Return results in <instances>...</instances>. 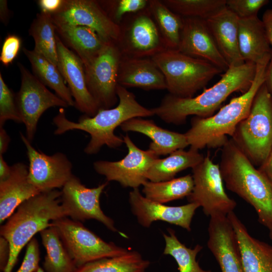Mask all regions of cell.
<instances>
[{
	"mask_svg": "<svg viewBox=\"0 0 272 272\" xmlns=\"http://www.w3.org/2000/svg\"><path fill=\"white\" fill-rule=\"evenodd\" d=\"M117 94L118 103L109 109H100L93 116H81L78 122L69 120L64 109L60 108L53 122L56 128L55 134H61L69 130L77 129L88 133L90 140L84 149L89 155L97 153L102 146L116 148L124 143L123 139L114 133L115 129L126 121L135 117H147L154 115L152 109L143 106L137 100L134 94L118 84Z\"/></svg>",
	"mask_w": 272,
	"mask_h": 272,
	"instance_id": "obj_1",
	"label": "cell"
},
{
	"mask_svg": "<svg viewBox=\"0 0 272 272\" xmlns=\"http://www.w3.org/2000/svg\"><path fill=\"white\" fill-rule=\"evenodd\" d=\"M256 71V64L251 62L230 67L218 82L200 94L182 98L169 93L159 106L152 110L164 122L176 125L184 123L190 115L201 118L211 116L232 93L239 91L244 93L248 90Z\"/></svg>",
	"mask_w": 272,
	"mask_h": 272,
	"instance_id": "obj_2",
	"label": "cell"
},
{
	"mask_svg": "<svg viewBox=\"0 0 272 272\" xmlns=\"http://www.w3.org/2000/svg\"><path fill=\"white\" fill-rule=\"evenodd\" d=\"M270 54L256 63L254 79L248 91L232 98L215 114L201 118L194 116L190 128L185 133L190 148L223 147L232 137L238 124L248 115L255 96L264 83Z\"/></svg>",
	"mask_w": 272,
	"mask_h": 272,
	"instance_id": "obj_3",
	"label": "cell"
},
{
	"mask_svg": "<svg viewBox=\"0 0 272 272\" xmlns=\"http://www.w3.org/2000/svg\"><path fill=\"white\" fill-rule=\"evenodd\" d=\"M219 166L228 189L252 206L260 223L272 229V185L232 139L222 147Z\"/></svg>",
	"mask_w": 272,
	"mask_h": 272,
	"instance_id": "obj_4",
	"label": "cell"
},
{
	"mask_svg": "<svg viewBox=\"0 0 272 272\" xmlns=\"http://www.w3.org/2000/svg\"><path fill=\"white\" fill-rule=\"evenodd\" d=\"M61 191H44L22 203L1 227V236L10 246V256L4 272H12L21 250L38 232L51 226V223L66 217L61 204Z\"/></svg>",
	"mask_w": 272,
	"mask_h": 272,
	"instance_id": "obj_5",
	"label": "cell"
},
{
	"mask_svg": "<svg viewBox=\"0 0 272 272\" xmlns=\"http://www.w3.org/2000/svg\"><path fill=\"white\" fill-rule=\"evenodd\" d=\"M164 75L169 94L187 98L204 88L223 71L203 59L178 50L166 49L151 57Z\"/></svg>",
	"mask_w": 272,
	"mask_h": 272,
	"instance_id": "obj_6",
	"label": "cell"
},
{
	"mask_svg": "<svg viewBox=\"0 0 272 272\" xmlns=\"http://www.w3.org/2000/svg\"><path fill=\"white\" fill-rule=\"evenodd\" d=\"M232 139L254 165L260 166L268 157L272 149V95L265 83Z\"/></svg>",
	"mask_w": 272,
	"mask_h": 272,
	"instance_id": "obj_7",
	"label": "cell"
},
{
	"mask_svg": "<svg viewBox=\"0 0 272 272\" xmlns=\"http://www.w3.org/2000/svg\"><path fill=\"white\" fill-rule=\"evenodd\" d=\"M55 227L76 266L98 259L121 255L129 250L107 242L81 222L64 217L51 223Z\"/></svg>",
	"mask_w": 272,
	"mask_h": 272,
	"instance_id": "obj_8",
	"label": "cell"
},
{
	"mask_svg": "<svg viewBox=\"0 0 272 272\" xmlns=\"http://www.w3.org/2000/svg\"><path fill=\"white\" fill-rule=\"evenodd\" d=\"M119 25L115 43L122 56L152 57L167 49L148 7L126 15Z\"/></svg>",
	"mask_w": 272,
	"mask_h": 272,
	"instance_id": "obj_9",
	"label": "cell"
},
{
	"mask_svg": "<svg viewBox=\"0 0 272 272\" xmlns=\"http://www.w3.org/2000/svg\"><path fill=\"white\" fill-rule=\"evenodd\" d=\"M121 56L115 42L108 41L84 64L87 88L100 109L114 107L118 101L117 86Z\"/></svg>",
	"mask_w": 272,
	"mask_h": 272,
	"instance_id": "obj_10",
	"label": "cell"
},
{
	"mask_svg": "<svg viewBox=\"0 0 272 272\" xmlns=\"http://www.w3.org/2000/svg\"><path fill=\"white\" fill-rule=\"evenodd\" d=\"M192 171L193 188L187 196L189 202L201 207L204 214L210 217L227 216L233 212L237 204L225 191L219 164L208 155Z\"/></svg>",
	"mask_w": 272,
	"mask_h": 272,
	"instance_id": "obj_11",
	"label": "cell"
},
{
	"mask_svg": "<svg viewBox=\"0 0 272 272\" xmlns=\"http://www.w3.org/2000/svg\"><path fill=\"white\" fill-rule=\"evenodd\" d=\"M21 73V83L15 95L17 108L25 126L26 137L32 142L38 121L42 114L53 107L65 108L69 105L56 94L50 92L34 74L21 63H17Z\"/></svg>",
	"mask_w": 272,
	"mask_h": 272,
	"instance_id": "obj_12",
	"label": "cell"
},
{
	"mask_svg": "<svg viewBox=\"0 0 272 272\" xmlns=\"http://www.w3.org/2000/svg\"><path fill=\"white\" fill-rule=\"evenodd\" d=\"M123 140L128 150L123 158L117 161H97L93 167L108 182L115 181L124 187L139 188L148 181V172L159 157L149 149H140L128 134L124 136Z\"/></svg>",
	"mask_w": 272,
	"mask_h": 272,
	"instance_id": "obj_13",
	"label": "cell"
},
{
	"mask_svg": "<svg viewBox=\"0 0 272 272\" xmlns=\"http://www.w3.org/2000/svg\"><path fill=\"white\" fill-rule=\"evenodd\" d=\"M107 184L108 181L97 187L88 188L73 175L61 191V204L66 217L79 222L94 219L110 230L117 231L113 220L100 207V196Z\"/></svg>",
	"mask_w": 272,
	"mask_h": 272,
	"instance_id": "obj_14",
	"label": "cell"
},
{
	"mask_svg": "<svg viewBox=\"0 0 272 272\" xmlns=\"http://www.w3.org/2000/svg\"><path fill=\"white\" fill-rule=\"evenodd\" d=\"M20 137L27 151L28 180L41 192L63 187L73 175L72 164L66 156L57 152L48 155L36 150L26 137Z\"/></svg>",
	"mask_w": 272,
	"mask_h": 272,
	"instance_id": "obj_15",
	"label": "cell"
},
{
	"mask_svg": "<svg viewBox=\"0 0 272 272\" xmlns=\"http://www.w3.org/2000/svg\"><path fill=\"white\" fill-rule=\"evenodd\" d=\"M51 15L54 25L87 27L105 41L116 42L118 39L119 25L108 17L97 1L64 0L61 9Z\"/></svg>",
	"mask_w": 272,
	"mask_h": 272,
	"instance_id": "obj_16",
	"label": "cell"
},
{
	"mask_svg": "<svg viewBox=\"0 0 272 272\" xmlns=\"http://www.w3.org/2000/svg\"><path fill=\"white\" fill-rule=\"evenodd\" d=\"M56 38L57 66L68 85L75 101V107L85 115L93 116L100 108L87 88L83 63L57 34Z\"/></svg>",
	"mask_w": 272,
	"mask_h": 272,
	"instance_id": "obj_17",
	"label": "cell"
},
{
	"mask_svg": "<svg viewBox=\"0 0 272 272\" xmlns=\"http://www.w3.org/2000/svg\"><path fill=\"white\" fill-rule=\"evenodd\" d=\"M129 202L138 222L144 227H149L155 221H161L178 226L188 231L195 211L199 207L193 202L180 206H168L146 198L139 188L129 193Z\"/></svg>",
	"mask_w": 272,
	"mask_h": 272,
	"instance_id": "obj_18",
	"label": "cell"
},
{
	"mask_svg": "<svg viewBox=\"0 0 272 272\" xmlns=\"http://www.w3.org/2000/svg\"><path fill=\"white\" fill-rule=\"evenodd\" d=\"M178 50L187 55L208 61L223 72H226L229 68L205 19L183 17Z\"/></svg>",
	"mask_w": 272,
	"mask_h": 272,
	"instance_id": "obj_19",
	"label": "cell"
},
{
	"mask_svg": "<svg viewBox=\"0 0 272 272\" xmlns=\"http://www.w3.org/2000/svg\"><path fill=\"white\" fill-rule=\"evenodd\" d=\"M207 245L221 272H244L238 242L227 216L210 217Z\"/></svg>",
	"mask_w": 272,
	"mask_h": 272,
	"instance_id": "obj_20",
	"label": "cell"
},
{
	"mask_svg": "<svg viewBox=\"0 0 272 272\" xmlns=\"http://www.w3.org/2000/svg\"><path fill=\"white\" fill-rule=\"evenodd\" d=\"M239 20L226 6L206 19L218 49L229 67L245 63L239 48Z\"/></svg>",
	"mask_w": 272,
	"mask_h": 272,
	"instance_id": "obj_21",
	"label": "cell"
},
{
	"mask_svg": "<svg viewBox=\"0 0 272 272\" xmlns=\"http://www.w3.org/2000/svg\"><path fill=\"white\" fill-rule=\"evenodd\" d=\"M227 216L235 233L244 272H272V246L251 236L233 212Z\"/></svg>",
	"mask_w": 272,
	"mask_h": 272,
	"instance_id": "obj_22",
	"label": "cell"
},
{
	"mask_svg": "<svg viewBox=\"0 0 272 272\" xmlns=\"http://www.w3.org/2000/svg\"><path fill=\"white\" fill-rule=\"evenodd\" d=\"M118 84L145 90L166 89L165 77L151 57L121 56Z\"/></svg>",
	"mask_w": 272,
	"mask_h": 272,
	"instance_id": "obj_23",
	"label": "cell"
},
{
	"mask_svg": "<svg viewBox=\"0 0 272 272\" xmlns=\"http://www.w3.org/2000/svg\"><path fill=\"white\" fill-rule=\"evenodd\" d=\"M40 192L29 181L28 166L20 162L13 164L9 177L0 181V223L24 201Z\"/></svg>",
	"mask_w": 272,
	"mask_h": 272,
	"instance_id": "obj_24",
	"label": "cell"
},
{
	"mask_svg": "<svg viewBox=\"0 0 272 272\" xmlns=\"http://www.w3.org/2000/svg\"><path fill=\"white\" fill-rule=\"evenodd\" d=\"M120 127L124 132H136L148 137L152 141L149 150L158 157L189 146L185 133L164 129L152 120L135 117L126 121Z\"/></svg>",
	"mask_w": 272,
	"mask_h": 272,
	"instance_id": "obj_25",
	"label": "cell"
},
{
	"mask_svg": "<svg viewBox=\"0 0 272 272\" xmlns=\"http://www.w3.org/2000/svg\"><path fill=\"white\" fill-rule=\"evenodd\" d=\"M238 42L245 62L256 64L270 53L271 47L264 24L258 16L239 19Z\"/></svg>",
	"mask_w": 272,
	"mask_h": 272,
	"instance_id": "obj_26",
	"label": "cell"
},
{
	"mask_svg": "<svg viewBox=\"0 0 272 272\" xmlns=\"http://www.w3.org/2000/svg\"><path fill=\"white\" fill-rule=\"evenodd\" d=\"M55 31L65 45L86 64L95 56L106 42L92 29L82 26L54 25Z\"/></svg>",
	"mask_w": 272,
	"mask_h": 272,
	"instance_id": "obj_27",
	"label": "cell"
},
{
	"mask_svg": "<svg viewBox=\"0 0 272 272\" xmlns=\"http://www.w3.org/2000/svg\"><path fill=\"white\" fill-rule=\"evenodd\" d=\"M205 156L198 150L190 148L176 150L163 159H157L150 168L147 179L152 182L169 180L179 172L193 168L203 159Z\"/></svg>",
	"mask_w": 272,
	"mask_h": 272,
	"instance_id": "obj_28",
	"label": "cell"
},
{
	"mask_svg": "<svg viewBox=\"0 0 272 272\" xmlns=\"http://www.w3.org/2000/svg\"><path fill=\"white\" fill-rule=\"evenodd\" d=\"M33 74L45 86L53 90L69 106H75V101L57 66L33 50L23 48Z\"/></svg>",
	"mask_w": 272,
	"mask_h": 272,
	"instance_id": "obj_29",
	"label": "cell"
},
{
	"mask_svg": "<svg viewBox=\"0 0 272 272\" xmlns=\"http://www.w3.org/2000/svg\"><path fill=\"white\" fill-rule=\"evenodd\" d=\"M46 254L43 263L46 272H75L77 268L56 228L51 226L40 232Z\"/></svg>",
	"mask_w": 272,
	"mask_h": 272,
	"instance_id": "obj_30",
	"label": "cell"
},
{
	"mask_svg": "<svg viewBox=\"0 0 272 272\" xmlns=\"http://www.w3.org/2000/svg\"><path fill=\"white\" fill-rule=\"evenodd\" d=\"M148 7L167 49L178 50L183 17L171 11L162 0H149Z\"/></svg>",
	"mask_w": 272,
	"mask_h": 272,
	"instance_id": "obj_31",
	"label": "cell"
},
{
	"mask_svg": "<svg viewBox=\"0 0 272 272\" xmlns=\"http://www.w3.org/2000/svg\"><path fill=\"white\" fill-rule=\"evenodd\" d=\"M51 14L41 12L36 15L29 32L35 42L34 50L57 66L56 33Z\"/></svg>",
	"mask_w": 272,
	"mask_h": 272,
	"instance_id": "obj_32",
	"label": "cell"
},
{
	"mask_svg": "<svg viewBox=\"0 0 272 272\" xmlns=\"http://www.w3.org/2000/svg\"><path fill=\"white\" fill-rule=\"evenodd\" d=\"M143 186L142 192L146 198L164 204L189 195L193 180L192 175L188 174L163 181L148 180Z\"/></svg>",
	"mask_w": 272,
	"mask_h": 272,
	"instance_id": "obj_33",
	"label": "cell"
},
{
	"mask_svg": "<svg viewBox=\"0 0 272 272\" xmlns=\"http://www.w3.org/2000/svg\"><path fill=\"white\" fill-rule=\"evenodd\" d=\"M150 261L136 251L94 260L78 267L75 272H145Z\"/></svg>",
	"mask_w": 272,
	"mask_h": 272,
	"instance_id": "obj_34",
	"label": "cell"
},
{
	"mask_svg": "<svg viewBox=\"0 0 272 272\" xmlns=\"http://www.w3.org/2000/svg\"><path fill=\"white\" fill-rule=\"evenodd\" d=\"M167 231L169 235L163 234L165 241L163 253L175 259L179 272H212L201 268L196 260V255L202 249L201 245L188 248L179 240L173 230L169 228Z\"/></svg>",
	"mask_w": 272,
	"mask_h": 272,
	"instance_id": "obj_35",
	"label": "cell"
},
{
	"mask_svg": "<svg viewBox=\"0 0 272 272\" xmlns=\"http://www.w3.org/2000/svg\"><path fill=\"white\" fill-rule=\"evenodd\" d=\"M180 16L207 19L226 6V0H162Z\"/></svg>",
	"mask_w": 272,
	"mask_h": 272,
	"instance_id": "obj_36",
	"label": "cell"
},
{
	"mask_svg": "<svg viewBox=\"0 0 272 272\" xmlns=\"http://www.w3.org/2000/svg\"><path fill=\"white\" fill-rule=\"evenodd\" d=\"M108 17L119 25L127 15L137 13L146 9L149 0H105L98 1Z\"/></svg>",
	"mask_w": 272,
	"mask_h": 272,
	"instance_id": "obj_37",
	"label": "cell"
},
{
	"mask_svg": "<svg viewBox=\"0 0 272 272\" xmlns=\"http://www.w3.org/2000/svg\"><path fill=\"white\" fill-rule=\"evenodd\" d=\"M8 120L22 122L15 95L6 84L0 73V126H3Z\"/></svg>",
	"mask_w": 272,
	"mask_h": 272,
	"instance_id": "obj_38",
	"label": "cell"
},
{
	"mask_svg": "<svg viewBox=\"0 0 272 272\" xmlns=\"http://www.w3.org/2000/svg\"><path fill=\"white\" fill-rule=\"evenodd\" d=\"M269 3L267 0H226V7L239 19L257 16L261 8Z\"/></svg>",
	"mask_w": 272,
	"mask_h": 272,
	"instance_id": "obj_39",
	"label": "cell"
},
{
	"mask_svg": "<svg viewBox=\"0 0 272 272\" xmlns=\"http://www.w3.org/2000/svg\"><path fill=\"white\" fill-rule=\"evenodd\" d=\"M40 250L37 239L33 238L27 244L23 261L16 272H36L39 267Z\"/></svg>",
	"mask_w": 272,
	"mask_h": 272,
	"instance_id": "obj_40",
	"label": "cell"
},
{
	"mask_svg": "<svg viewBox=\"0 0 272 272\" xmlns=\"http://www.w3.org/2000/svg\"><path fill=\"white\" fill-rule=\"evenodd\" d=\"M22 40L16 34H9L5 39L1 53L0 61L5 66L12 63L20 50Z\"/></svg>",
	"mask_w": 272,
	"mask_h": 272,
	"instance_id": "obj_41",
	"label": "cell"
},
{
	"mask_svg": "<svg viewBox=\"0 0 272 272\" xmlns=\"http://www.w3.org/2000/svg\"><path fill=\"white\" fill-rule=\"evenodd\" d=\"M64 2V0H39L38 5L42 13L53 14L58 11Z\"/></svg>",
	"mask_w": 272,
	"mask_h": 272,
	"instance_id": "obj_42",
	"label": "cell"
},
{
	"mask_svg": "<svg viewBox=\"0 0 272 272\" xmlns=\"http://www.w3.org/2000/svg\"><path fill=\"white\" fill-rule=\"evenodd\" d=\"M10 256V246L4 237L0 238V269L4 272L7 267Z\"/></svg>",
	"mask_w": 272,
	"mask_h": 272,
	"instance_id": "obj_43",
	"label": "cell"
},
{
	"mask_svg": "<svg viewBox=\"0 0 272 272\" xmlns=\"http://www.w3.org/2000/svg\"><path fill=\"white\" fill-rule=\"evenodd\" d=\"M262 21L264 26L269 43L272 48V9H268L264 12Z\"/></svg>",
	"mask_w": 272,
	"mask_h": 272,
	"instance_id": "obj_44",
	"label": "cell"
},
{
	"mask_svg": "<svg viewBox=\"0 0 272 272\" xmlns=\"http://www.w3.org/2000/svg\"><path fill=\"white\" fill-rule=\"evenodd\" d=\"M258 170L263 174L272 185V149L266 160L260 166Z\"/></svg>",
	"mask_w": 272,
	"mask_h": 272,
	"instance_id": "obj_45",
	"label": "cell"
},
{
	"mask_svg": "<svg viewBox=\"0 0 272 272\" xmlns=\"http://www.w3.org/2000/svg\"><path fill=\"white\" fill-rule=\"evenodd\" d=\"M10 141V137L3 126H0V155L6 152Z\"/></svg>",
	"mask_w": 272,
	"mask_h": 272,
	"instance_id": "obj_46",
	"label": "cell"
},
{
	"mask_svg": "<svg viewBox=\"0 0 272 272\" xmlns=\"http://www.w3.org/2000/svg\"><path fill=\"white\" fill-rule=\"evenodd\" d=\"M11 166H9L4 160L3 155H0V181L7 179L10 175Z\"/></svg>",
	"mask_w": 272,
	"mask_h": 272,
	"instance_id": "obj_47",
	"label": "cell"
},
{
	"mask_svg": "<svg viewBox=\"0 0 272 272\" xmlns=\"http://www.w3.org/2000/svg\"><path fill=\"white\" fill-rule=\"evenodd\" d=\"M264 83L272 95V48L270 50V58L266 69Z\"/></svg>",
	"mask_w": 272,
	"mask_h": 272,
	"instance_id": "obj_48",
	"label": "cell"
},
{
	"mask_svg": "<svg viewBox=\"0 0 272 272\" xmlns=\"http://www.w3.org/2000/svg\"><path fill=\"white\" fill-rule=\"evenodd\" d=\"M1 10V19L4 23L7 21L8 18V9L7 7V2L6 1H1L0 2Z\"/></svg>",
	"mask_w": 272,
	"mask_h": 272,
	"instance_id": "obj_49",
	"label": "cell"
},
{
	"mask_svg": "<svg viewBox=\"0 0 272 272\" xmlns=\"http://www.w3.org/2000/svg\"><path fill=\"white\" fill-rule=\"evenodd\" d=\"M36 272H46L43 268L39 267Z\"/></svg>",
	"mask_w": 272,
	"mask_h": 272,
	"instance_id": "obj_50",
	"label": "cell"
},
{
	"mask_svg": "<svg viewBox=\"0 0 272 272\" xmlns=\"http://www.w3.org/2000/svg\"><path fill=\"white\" fill-rule=\"evenodd\" d=\"M269 236L270 239L272 240V229L269 230Z\"/></svg>",
	"mask_w": 272,
	"mask_h": 272,
	"instance_id": "obj_51",
	"label": "cell"
}]
</instances>
